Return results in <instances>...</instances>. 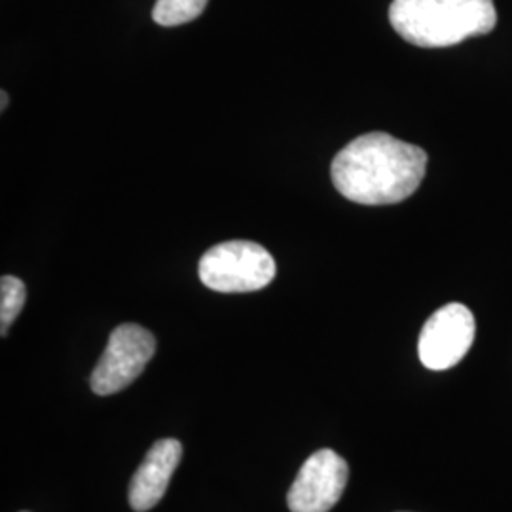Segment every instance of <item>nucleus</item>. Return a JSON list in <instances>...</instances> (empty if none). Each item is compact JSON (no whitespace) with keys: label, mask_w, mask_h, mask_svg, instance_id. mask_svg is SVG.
<instances>
[{"label":"nucleus","mask_w":512,"mask_h":512,"mask_svg":"<svg viewBox=\"0 0 512 512\" xmlns=\"http://www.w3.org/2000/svg\"><path fill=\"white\" fill-rule=\"evenodd\" d=\"M427 152L382 131L342 148L330 165L334 188L361 205H391L410 198L425 177Z\"/></svg>","instance_id":"nucleus-1"},{"label":"nucleus","mask_w":512,"mask_h":512,"mask_svg":"<svg viewBox=\"0 0 512 512\" xmlns=\"http://www.w3.org/2000/svg\"><path fill=\"white\" fill-rule=\"evenodd\" d=\"M389 21L420 48H448L488 35L497 25L494 0H393Z\"/></svg>","instance_id":"nucleus-2"},{"label":"nucleus","mask_w":512,"mask_h":512,"mask_svg":"<svg viewBox=\"0 0 512 512\" xmlns=\"http://www.w3.org/2000/svg\"><path fill=\"white\" fill-rule=\"evenodd\" d=\"M275 272L274 256L245 239L219 243L200 260L203 285L217 293H255L274 281Z\"/></svg>","instance_id":"nucleus-3"},{"label":"nucleus","mask_w":512,"mask_h":512,"mask_svg":"<svg viewBox=\"0 0 512 512\" xmlns=\"http://www.w3.org/2000/svg\"><path fill=\"white\" fill-rule=\"evenodd\" d=\"M156 353V338L139 325L126 323L110 332L109 344L97 366L90 385L95 395L107 397L133 384Z\"/></svg>","instance_id":"nucleus-4"},{"label":"nucleus","mask_w":512,"mask_h":512,"mask_svg":"<svg viewBox=\"0 0 512 512\" xmlns=\"http://www.w3.org/2000/svg\"><path fill=\"white\" fill-rule=\"evenodd\" d=\"M473 311L463 304H446L423 325L418 342L420 361L429 370H448L458 365L475 342Z\"/></svg>","instance_id":"nucleus-5"},{"label":"nucleus","mask_w":512,"mask_h":512,"mask_svg":"<svg viewBox=\"0 0 512 512\" xmlns=\"http://www.w3.org/2000/svg\"><path fill=\"white\" fill-rule=\"evenodd\" d=\"M349 467L334 450L323 448L306 459L287 494L291 512H329L344 494Z\"/></svg>","instance_id":"nucleus-6"},{"label":"nucleus","mask_w":512,"mask_h":512,"mask_svg":"<svg viewBox=\"0 0 512 512\" xmlns=\"http://www.w3.org/2000/svg\"><path fill=\"white\" fill-rule=\"evenodd\" d=\"M181 458L183 446L179 440L162 439L152 444L129 484V505L133 511H150L162 501Z\"/></svg>","instance_id":"nucleus-7"},{"label":"nucleus","mask_w":512,"mask_h":512,"mask_svg":"<svg viewBox=\"0 0 512 512\" xmlns=\"http://www.w3.org/2000/svg\"><path fill=\"white\" fill-rule=\"evenodd\" d=\"M209 0H156L152 19L162 27H177L200 18Z\"/></svg>","instance_id":"nucleus-8"},{"label":"nucleus","mask_w":512,"mask_h":512,"mask_svg":"<svg viewBox=\"0 0 512 512\" xmlns=\"http://www.w3.org/2000/svg\"><path fill=\"white\" fill-rule=\"evenodd\" d=\"M25 285L14 275L0 279V334L6 336L25 306Z\"/></svg>","instance_id":"nucleus-9"},{"label":"nucleus","mask_w":512,"mask_h":512,"mask_svg":"<svg viewBox=\"0 0 512 512\" xmlns=\"http://www.w3.org/2000/svg\"><path fill=\"white\" fill-rule=\"evenodd\" d=\"M0 99H2V101H0V110L4 112V110H6V105H8V93H0Z\"/></svg>","instance_id":"nucleus-10"},{"label":"nucleus","mask_w":512,"mask_h":512,"mask_svg":"<svg viewBox=\"0 0 512 512\" xmlns=\"http://www.w3.org/2000/svg\"><path fill=\"white\" fill-rule=\"evenodd\" d=\"M21 512H29V511H21Z\"/></svg>","instance_id":"nucleus-11"}]
</instances>
